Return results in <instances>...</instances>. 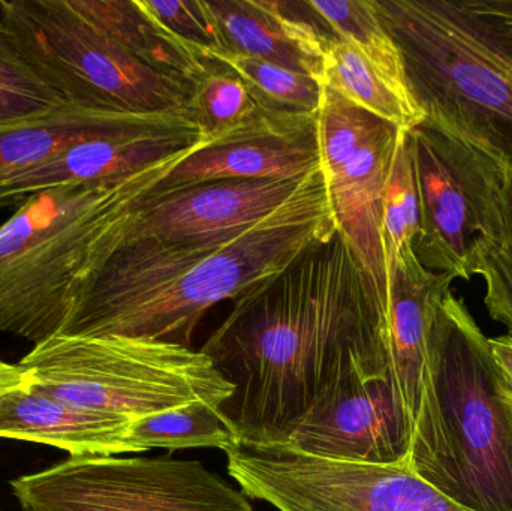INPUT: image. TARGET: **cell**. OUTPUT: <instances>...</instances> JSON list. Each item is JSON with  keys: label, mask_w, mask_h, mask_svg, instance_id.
<instances>
[{"label": "cell", "mask_w": 512, "mask_h": 511, "mask_svg": "<svg viewBox=\"0 0 512 511\" xmlns=\"http://www.w3.org/2000/svg\"><path fill=\"white\" fill-rule=\"evenodd\" d=\"M424 123L512 170V0H375Z\"/></svg>", "instance_id": "cell-5"}, {"label": "cell", "mask_w": 512, "mask_h": 511, "mask_svg": "<svg viewBox=\"0 0 512 511\" xmlns=\"http://www.w3.org/2000/svg\"><path fill=\"white\" fill-rule=\"evenodd\" d=\"M336 233L318 168L276 212L227 242L123 243L81 288L59 336H119L191 348L213 306L239 299Z\"/></svg>", "instance_id": "cell-2"}, {"label": "cell", "mask_w": 512, "mask_h": 511, "mask_svg": "<svg viewBox=\"0 0 512 511\" xmlns=\"http://www.w3.org/2000/svg\"><path fill=\"white\" fill-rule=\"evenodd\" d=\"M225 455L240 491L277 511H472L405 464L330 461L282 444H239Z\"/></svg>", "instance_id": "cell-10"}, {"label": "cell", "mask_w": 512, "mask_h": 511, "mask_svg": "<svg viewBox=\"0 0 512 511\" xmlns=\"http://www.w3.org/2000/svg\"><path fill=\"white\" fill-rule=\"evenodd\" d=\"M65 104L30 68L0 20V123L38 116Z\"/></svg>", "instance_id": "cell-27"}, {"label": "cell", "mask_w": 512, "mask_h": 511, "mask_svg": "<svg viewBox=\"0 0 512 511\" xmlns=\"http://www.w3.org/2000/svg\"><path fill=\"white\" fill-rule=\"evenodd\" d=\"M18 365L45 395L132 420L195 402L222 410L236 392L201 351L119 336H56Z\"/></svg>", "instance_id": "cell-6"}, {"label": "cell", "mask_w": 512, "mask_h": 511, "mask_svg": "<svg viewBox=\"0 0 512 511\" xmlns=\"http://www.w3.org/2000/svg\"><path fill=\"white\" fill-rule=\"evenodd\" d=\"M209 144L188 110L146 114L129 128L81 141L0 180V210L18 207L27 198L60 186L131 176Z\"/></svg>", "instance_id": "cell-13"}, {"label": "cell", "mask_w": 512, "mask_h": 511, "mask_svg": "<svg viewBox=\"0 0 512 511\" xmlns=\"http://www.w3.org/2000/svg\"><path fill=\"white\" fill-rule=\"evenodd\" d=\"M29 383L27 372L20 365H8L0 360V395Z\"/></svg>", "instance_id": "cell-31"}, {"label": "cell", "mask_w": 512, "mask_h": 511, "mask_svg": "<svg viewBox=\"0 0 512 511\" xmlns=\"http://www.w3.org/2000/svg\"><path fill=\"white\" fill-rule=\"evenodd\" d=\"M75 8L135 57L191 86L213 59L153 20L138 0H72Z\"/></svg>", "instance_id": "cell-20"}, {"label": "cell", "mask_w": 512, "mask_h": 511, "mask_svg": "<svg viewBox=\"0 0 512 511\" xmlns=\"http://www.w3.org/2000/svg\"><path fill=\"white\" fill-rule=\"evenodd\" d=\"M456 279L426 269L418 257L391 275L387 327V381L411 441L420 410L430 330Z\"/></svg>", "instance_id": "cell-16"}, {"label": "cell", "mask_w": 512, "mask_h": 511, "mask_svg": "<svg viewBox=\"0 0 512 511\" xmlns=\"http://www.w3.org/2000/svg\"><path fill=\"white\" fill-rule=\"evenodd\" d=\"M489 345L493 359L512 395V338L508 335L498 336V338L489 339Z\"/></svg>", "instance_id": "cell-30"}, {"label": "cell", "mask_w": 512, "mask_h": 511, "mask_svg": "<svg viewBox=\"0 0 512 511\" xmlns=\"http://www.w3.org/2000/svg\"><path fill=\"white\" fill-rule=\"evenodd\" d=\"M316 116L268 111L245 131L192 153L156 189L216 180L303 179L321 168Z\"/></svg>", "instance_id": "cell-15"}, {"label": "cell", "mask_w": 512, "mask_h": 511, "mask_svg": "<svg viewBox=\"0 0 512 511\" xmlns=\"http://www.w3.org/2000/svg\"><path fill=\"white\" fill-rule=\"evenodd\" d=\"M282 446L330 461L394 465L405 464L409 435L387 378L357 366L315 399Z\"/></svg>", "instance_id": "cell-12"}, {"label": "cell", "mask_w": 512, "mask_h": 511, "mask_svg": "<svg viewBox=\"0 0 512 511\" xmlns=\"http://www.w3.org/2000/svg\"><path fill=\"white\" fill-rule=\"evenodd\" d=\"M420 201L408 132L402 131L394 153L393 167L382 207V240L388 275L409 258L415 257V242L420 236Z\"/></svg>", "instance_id": "cell-26"}, {"label": "cell", "mask_w": 512, "mask_h": 511, "mask_svg": "<svg viewBox=\"0 0 512 511\" xmlns=\"http://www.w3.org/2000/svg\"><path fill=\"white\" fill-rule=\"evenodd\" d=\"M165 29L207 54L222 50L218 24L207 0H138Z\"/></svg>", "instance_id": "cell-28"}, {"label": "cell", "mask_w": 512, "mask_h": 511, "mask_svg": "<svg viewBox=\"0 0 512 511\" xmlns=\"http://www.w3.org/2000/svg\"><path fill=\"white\" fill-rule=\"evenodd\" d=\"M11 486L24 511H254L240 489L171 453L69 458Z\"/></svg>", "instance_id": "cell-9"}, {"label": "cell", "mask_w": 512, "mask_h": 511, "mask_svg": "<svg viewBox=\"0 0 512 511\" xmlns=\"http://www.w3.org/2000/svg\"><path fill=\"white\" fill-rule=\"evenodd\" d=\"M146 114L150 113L87 110L65 104L38 116L0 123V180L81 141L129 128Z\"/></svg>", "instance_id": "cell-19"}, {"label": "cell", "mask_w": 512, "mask_h": 511, "mask_svg": "<svg viewBox=\"0 0 512 511\" xmlns=\"http://www.w3.org/2000/svg\"><path fill=\"white\" fill-rule=\"evenodd\" d=\"M218 24L222 50L259 57L322 83L328 32L316 24L312 9L289 11L288 2L274 0H207ZM219 51V50H218Z\"/></svg>", "instance_id": "cell-18"}, {"label": "cell", "mask_w": 512, "mask_h": 511, "mask_svg": "<svg viewBox=\"0 0 512 511\" xmlns=\"http://www.w3.org/2000/svg\"><path fill=\"white\" fill-rule=\"evenodd\" d=\"M321 171L337 225L390 308L382 207L400 129L324 86L318 116Z\"/></svg>", "instance_id": "cell-11"}, {"label": "cell", "mask_w": 512, "mask_h": 511, "mask_svg": "<svg viewBox=\"0 0 512 511\" xmlns=\"http://www.w3.org/2000/svg\"><path fill=\"white\" fill-rule=\"evenodd\" d=\"M472 275L486 285L484 305L490 317L504 324L512 338V248L505 243H481L475 254Z\"/></svg>", "instance_id": "cell-29"}, {"label": "cell", "mask_w": 512, "mask_h": 511, "mask_svg": "<svg viewBox=\"0 0 512 511\" xmlns=\"http://www.w3.org/2000/svg\"><path fill=\"white\" fill-rule=\"evenodd\" d=\"M131 422L66 404L29 383L0 395V438L56 447L71 458L144 453L129 437Z\"/></svg>", "instance_id": "cell-17"}, {"label": "cell", "mask_w": 512, "mask_h": 511, "mask_svg": "<svg viewBox=\"0 0 512 511\" xmlns=\"http://www.w3.org/2000/svg\"><path fill=\"white\" fill-rule=\"evenodd\" d=\"M0 20L66 104L122 113L186 110L188 83L141 62L72 0H0Z\"/></svg>", "instance_id": "cell-7"}, {"label": "cell", "mask_w": 512, "mask_h": 511, "mask_svg": "<svg viewBox=\"0 0 512 511\" xmlns=\"http://www.w3.org/2000/svg\"><path fill=\"white\" fill-rule=\"evenodd\" d=\"M408 143L420 201L415 254L426 269L469 281L481 243H507L504 167L424 122L408 132Z\"/></svg>", "instance_id": "cell-8"}, {"label": "cell", "mask_w": 512, "mask_h": 511, "mask_svg": "<svg viewBox=\"0 0 512 511\" xmlns=\"http://www.w3.org/2000/svg\"><path fill=\"white\" fill-rule=\"evenodd\" d=\"M209 57L234 69L264 110L316 116L321 108L324 84L310 75L230 51H212Z\"/></svg>", "instance_id": "cell-25"}, {"label": "cell", "mask_w": 512, "mask_h": 511, "mask_svg": "<svg viewBox=\"0 0 512 511\" xmlns=\"http://www.w3.org/2000/svg\"><path fill=\"white\" fill-rule=\"evenodd\" d=\"M129 437L144 453L153 449H218L225 453L240 444L236 429L221 408L200 402L138 417L131 422Z\"/></svg>", "instance_id": "cell-23"}, {"label": "cell", "mask_w": 512, "mask_h": 511, "mask_svg": "<svg viewBox=\"0 0 512 511\" xmlns=\"http://www.w3.org/2000/svg\"><path fill=\"white\" fill-rule=\"evenodd\" d=\"M306 3L336 38L352 45L397 87L412 92L402 51L382 23L375 0H307Z\"/></svg>", "instance_id": "cell-24"}, {"label": "cell", "mask_w": 512, "mask_h": 511, "mask_svg": "<svg viewBox=\"0 0 512 511\" xmlns=\"http://www.w3.org/2000/svg\"><path fill=\"white\" fill-rule=\"evenodd\" d=\"M409 471L472 511H512V395L453 290L430 330Z\"/></svg>", "instance_id": "cell-3"}, {"label": "cell", "mask_w": 512, "mask_h": 511, "mask_svg": "<svg viewBox=\"0 0 512 511\" xmlns=\"http://www.w3.org/2000/svg\"><path fill=\"white\" fill-rule=\"evenodd\" d=\"M186 110L210 144L245 131L268 113L256 101L246 81L218 60H213L191 84Z\"/></svg>", "instance_id": "cell-22"}, {"label": "cell", "mask_w": 512, "mask_h": 511, "mask_svg": "<svg viewBox=\"0 0 512 511\" xmlns=\"http://www.w3.org/2000/svg\"><path fill=\"white\" fill-rule=\"evenodd\" d=\"M502 206H504L505 227H507V243L512 248V170L504 167L502 180Z\"/></svg>", "instance_id": "cell-32"}, {"label": "cell", "mask_w": 512, "mask_h": 511, "mask_svg": "<svg viewBox=\"0 0 512 511\" xmlns=\"http://www.w3.org/2000/svg\"><path fill=\"white\" fill-rule=\"evenodd\" d=\"M322 84L367 113L412 131L426 120L414 93L400 89L343 39L328 36Z\"/></svg>", "instance_id": "cell-21"}, {"label": "cell", "mask_w": 512, "mask_h": 511, "mask_svg": "<svg viewBox=\"0 0 512 511\" xmlns=\"http://www.w3.org/2000/svg\"><path fill=\"white\" fill-rule=\"evenodd\" d=\"M189 155L27 198L0 225V332L56 338L75 297L122 246L135 207Z\"/></svg>", "instance_id": "cell-4"}, {"label": "cell", "mask_w": 512, "mask_h": 511, "mask_svg": "<svg viewBox=\"0 0 512 511\" xmlns=\"http://www.w3.org/2000/svg\"><path fill=\"white\" fill-rule=\"evenodd\" d=\"M306 177L216 180L155 189L132 212L123 243L194 246L227 242L276 212Z\"/></svg>", "instance_id": "cell-14"}, {"label": "cell", "mask_w": 512, "mask_h": 511, "mask_svg": "<svg viewBox=\"0 0 512 511\" xmlns=\"http://www.w3.org/2000/svg\"><path fill=\"white\" fill-rule=\"evenodd\" d=\"M387 300L342 234L234 300L201 353L236 386L240 444H283L315 399L363 366L387 378Z\"/></svg>", "instance_id": "cell-1"}]
</instances>
